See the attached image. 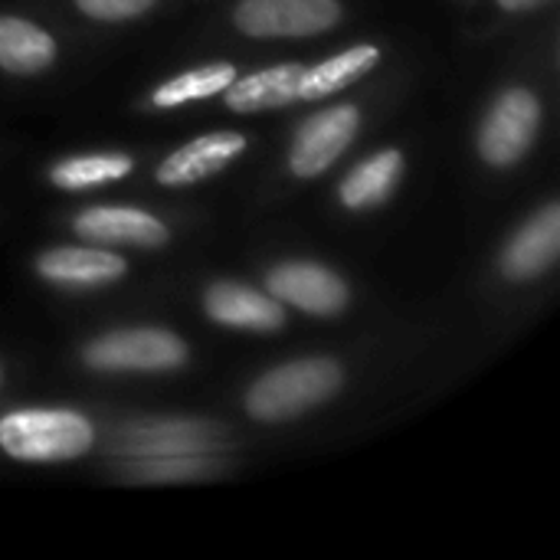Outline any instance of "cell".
I'll use <instances>...</instances> for the list:
<instances>
[{
    "label": "cell",
    "instance_id": "7a4b0ae2",
    "mask_svg": "<svg viewBox=\"0 0 560 560\" xmlns=\"http://www.w3.org/2000/svg\"><path fill=\"white\" fill-rule=\"evenodd\" d=\"M92 440V423L72 410H16L0 420V450L20 463H66Z\"/></svg>",
    "mask_w": 560,
    "mask_h": 560
},
{
    "label": "cell",
    "instance_id": "8fae6325",
    "mask_svg": "<svg viewBox=\"0 0 560 560\" xmlns=\"http://www.w3.org/2000/svg\"><path fill=\"white\" fill-rule=\"evenodd\" d=\"M560 249V207L548 203L541 213H535L518 233L515 240L505 246L502 256V269L509 279L515 282H528L538 279L555 259Z\"/></svg>",
    "mask_w": 560,
    "mask_h": 560
},
{
    "label": "cell",
    "instance_id": "5b68a950",
    "mask_svg": "<svg viewBox=\"0 0 560 560\" xmlns=\"http://www.w3.org/2000/svg\"><path fill=\"white\" fill-rule=\"evenodd\" d=\"M341 20L338 0H243L236 26L246 36H315Z\"/></svg>",
    "mask_w": 560,
    "mask_h": 560
},
{
    "label": "cell",
    "instance_id": "d6986e66",
    "mask_svg": "<svg viewBox=\"0 0 560 560\" xmlns=\"http://www.w3.org/2000/svg\"><path fill=\"white\" fill-rule=\"evenodd\" d=\"M75 7L92 20H135L154 7V0H75Z\"/></svg>",
    "mask_w": 560,
    "mask_h": 560
},
{
    "label": "cell",
    "instance_id": "7c38bea8",
    "mask_svg": "<svg viewBox=\"0 0 560 560\" xmlns=\"http://www.w3.org/2000/svg\"><path fill=\"white\" fill-rule=\"evenodd\" d=\"M39 276L59 285H108L125 276V259L95 246H56L39 256Z\"/></svg>",
    "mask_w": 560,
    "mask_h": 560
},
{
    "label": "cell",
    "instance_id": "4fadbf2b",
    "mask_svg": "<svg viewBox=\"0 0 560 560\" xmlns=\"http://www.w3.org/2000/svg\"><path fill=\"white\" fill-rule=\"evenodd\" d=\"M302 72H305L302 62H282L272 69L253 72L246 79H233L226 85V105L240 115L292 105V102H299Z\"/></svg>",
    "mask_w": 560,
    "mask_h": 560
},
{
    "label": "cell",
    "instance_id": "6da1fadb",
    "mask_svg": "<svg viewBox=\"0 0 560 560\" xmlns=\"http://www.w3.org/2000/svg\"><path fill=\"white\" fill-rule=\"evenodd\" d=\"M341 381H345V374L331 358L292 361V364H282V368L262 374L249 387L246 410L262 423L292 420V417L325 404L328 397H335L341 390Z\"/></svg>",
    "mask_w": 560,
    "mask_h": 560
},
{
    "label": "cell",
    "instance_id": "ffe728a7",
    "mask_svg": "<svg viewBox=\"0 0 560 560\" xmlns=\"http://www.w3.org/2000/svg\"><path fill=\"white\" fill-rule=\"evenodd\" d=\"M499 3H502V10H528L538 0H499Z\"/></svg>",
    "mask_w": 560,
    "mask_h": 560
},
{
    "label": "cell",
    "instance_id": "5bb4252c",
    "mask_svg": "<svg viewBox=\"0 0 560 560\" xmlns=\"http://www.w3.org/2000/svg\"><path fill=\"white\" fill-rule=\"evenodd\" d=\"M381 59L377 46H351L318 66H305L302 72V85H299V98L305 102H318L325 95H335L341 89H348L351 82H358L361 75H368Z\"/></svg>",
    "mask_w": 560,
    "mask_h": 560
},
{
    "label": "cell",
    "instance_id": "ac0fdd59",
    "mask_svg": "<svg viewBox=\"0 0 560 560\" xmlns=\"http://www.w3.org/2000/svg\"><path fill=\"white\" fill-rule=\"evenodd\" d=\"M128 174H131V158L125 154H82V158L59 161L49 171L52 184L62 190H89V187L121 180Z\"/></svg>",
    "mask_w": 560,
    "mask_h": 560
},
{
    "label": "cell",
    "instance_id": "44dd1931",
    "mask_svg": "<svg viewBox=\"0 0 560 560\" xmlns=\"http://www.w3.org/2000/svg\"><path fill=\"white\" fill-rule=\"evenodd\" d=\"M0 381H3V371H0Z\"/></svg>",
    "mask_w": 560,
    "mask_h": 560
},
{
    "label": "cell",
    "instance_id": "30bf717a",
    "mask_svg": "<svg viewBox=\"0 0 560 560\" xmlns=\"http://www.w3.org/2000/svg\"><path fill=\"white\" fill-rule=\"evenodd\" d=\"M203 308L217 325L246 328V331H279L285 325L282 302L246 289L240 282H217L203 295Z\"/></svg>",
    "mask_w": 560,
    "mask_h": 560
},
{
    "label": "cell",
    "instance_id": "e0dca14e",
    "mask_svg": "<svg viewBox=\"0 0 560 560\" xmlns=\"http://www.w3.org/2000/svg\"><path fill=\"white\" fill-rule=\"evenodd\" d=\"M233 79H236L233 62H210V66L190 69L184 75L158 85L154 95H151V105H158V108H177V105H187V102H197V98H210L217 92H226V85Z\"/></svg>",
    "mask_w": 560,
    "mask_h": 560
},
{
    "label": "cell",
    "instance_id": "52a82bcc",
    "mask_svg": "<svg viewBox=\"0 0 560 560\" xmlns=\"http://www.w3.org/2000/svg\"><path fill=\"white\" fill-rule=\"evenodd\" d=\"M266 285L272 299L322 318H331L348 305V285L331 269L315 262H282L266 276Z\"/></svg>",
    "mask_w": 560,
    "mask_h": 560
},
{
    "label": "cell",
    "instance_id": "277c9868",
    "mask_svg": "<svg viewBox=\"0 0 560 560\" xmlns=\"http://www.w3.org/2000/svg\"><path fill=\"white\" fill-rule=\"evenodd\" d=\"M541 125V105L528 89H505L486 115L479 131V151L495 167L518 164L535 144Z\"/></svg>",
    "mask_w": 560,
    "mask_h": 560
},
{
    "label": "cell",
    "instance_id": "9c48e42d",
    "mask_svg": "<svg viewBox=\"0 0 560 560\" xmlns=\"http://www.w3.org/2000/svg\"><path fill=\"white\" fill-rule=\"evenodd\" d=\"M243 151H246V138L236 135V131H217V135L194 138V141H187L184 148H177L174 154H167L161 161L158 184H164V187H184V184L207 180V177L220 174Z\"/></svg>",
    "mask_w": 560,
    "mask_h": 560
},
{
    "label": "cell",
    "instance_id": "ba28073f",
    "mask_svg": "<svg viewBox=\"0 0 560 560\" xmlns=\"http://www.w3.org/2000/svg\"><path fill=\"white\" fill-rule=\"evenodd\" d=\"M75 233L89 243L154 249L167 243V226L135 207H89L75 217Z\"/></svg>",
    "mask_w": 560,
    "mask_h": 560
},
{
    "label": "cell",
    "instance_id": "2e32d148",
    "mask_svg": "<svg viewBox=\"0 0 560 560\" xmlns=\"http://www.w3.org/2000/svg\"><path fill=\"white\" fill-rule=\"evenodd\" d=\"M56 59V43L46 30L16 20V16H0V66L7 72H39Z\"/></svg>",
    "mask_w": 560,
    "mask_h": 560
},
{
    "label": "cell",
    "instance_id": "9a60e30c",
    "mask_svg": "<svg viewBox=\"0 0 560 560\" xmlns=\"http://www.w3.org/2000/svg\"><path fill=\"white\" fill-rule=\"evenodd\" d=\"M404 171V154L397 148L377 151L374 158L361 161L345 180H341V203L351 210H368L377 207L390 197V190L397 187Z\"/></svg>",
    "mask_w": 560,
    "mask_h": 560
},
{
    "label": "cell",
    "instance_id": "3957f363",
    "mask_svg": "<svg viewBox=\"0 0 560 560\" xmlns=\"http://www.w3.org/2000/svg\"><path fill=\"white\" fill-rule=\"evenodd\" d=\"M82 358L95 371H177L187 345L164 328H125L95 338Z\"/></svg>",
    "mask_w": 560,
    "mask_h": 560
},
{
    "label": "cell",
    "instance_id": "8992f818",
    "mask_svg": "<svg viewBox=\"0 0 560 560\" xmlns=\"http://www.w3.org/2000/svg\"><path fill=\"white\" fill-rule=\"evenodd\" d=\"M358 131V108L354 105H335L302 121L295 131L289 167L295 177H318L325 174L351 144Z\"/></svg>",
    "mask_w": 560,
    "mask_h": 560
}]
</instances>
